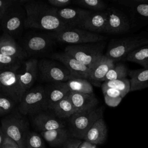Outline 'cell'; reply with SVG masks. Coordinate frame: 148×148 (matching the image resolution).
Here are the masks:
<instances>
[{"label":"cell","instance_id":"obj_1","mask_svg":"<svg viewBox=\"0 0 148 148\" xmlns=\"http://www.w3.org/2000/svg\"><path fill=\"white\" fill-rule=\"evenodd\" d=\"M26 11L25 28L58 32L68 27L57 16L56 8L41 1L27 0L24 4Z\"/></svg>","mask_w":148,"mask_h":148},{"label":"cell","instance_id":"obj_2","mask_svg":"<svg viewBox=\"0 0 148 148\" xmlns=\"http://www.w3.org/2000/svg\"><path fill=\"white\" fill-rule=\"evenodd\" d=\"M1 127L5 135L14 140L20 148H27L26 142L30 131V124L27 117L21 114L17 107L1 119Z\"/></svg>","mask_w":148,"mask_h":148},{"label":"cell","instance_id":"obj_3","mask_svg":"<svg viewBox=\"0 0 148 148\" xmlns=\"http://www.w3.org/2000/svg\"><path fill=\"white\" fill-rule=\"evenodd\" d=\"M105 107L97 106L94 108L75 113L66 121V127L73 138L83 140L86 133L92 125L103 117Z\"/></svg>","mask_w":148,"mask_h":148},{"label":"cell","instance_id":"obj_4","mask_svg":"<svg viewBox=\"0 0 148 148\" xmlns=\"http://www.w3.org/2000/svg\"><path fill=\"white\" fill-rule=\"evenodd\" d=\"M27 0H13L6 9L1 20V30L11 36L18 35L25 28L26 11L24 4Z\"/></svg>","mask_w":148,"mask_h":148},{"label":"cell","instance_id":"obj_5","mask_svg":"<svg viewBox=\"0 0 148 148\" xmlns=\"http://www.w3.org/2000/svg\"><path fill=\"white\" fill-rule=\"evenodd\" d=\"M105 45V41L68 45L64 52L91 69L104 55Z\"/></svg>","mask_w":148,"mask_h":148},{"label":"cell","instance_id":"obj_6","mask_svg":"<svg viewBox=\"0 0 148 148\" xmlns=\"http://www.w3.org/2000/svg\"><path fill=\"white\" fill-rule=\"evenodd\" d=\"M147 43L148 38L140 36L113 39L110 40L104 55L115 62L124 60L134 50Z\"/></svg>","mask_w":148,"mask_h":148},{"label":"cell","instance_id":"obj_7","mask_svg":"<svg viewBox=\"0 0 148 148\" xmlns=\"http://www.w3.org/2000/svg\"><path fill=\"white\" fill-rule=\"evenodd\" d=\"M49 34L56 42L69 44V45L98 42L106 39V37L101 34L92 33L77 27H68L58 32Z\"/></svg>","mask_w":148,"mask_h":148},{"label":"cell","instance_id":"obj_8","mask_svg":"<svg viewBox=\"0 0 148 148\" xmlns=\"http://www.w3.org/2000/svg\"><path fill=\"white\" fill-rule=\"evenodd\" d=\"M47 109L46 90L42 86H36L27 91L17 105V109L21 114L30 117Z\"/></svg>","mask_w":148,"mask_h":148},{"label":"cell","instance_id":"obj_9","mask_svg":"<svg viewBox=\"0 0 148 148\" xmlns=\"http://www.w3.org/2000/svg\"><path fill=\"white\" fill-rule=\"evenodd\" d=\"M38 77L49 83L66 82L75 77L62 63L51 58L38 60Z\"/></svg>","mask_w":148,"mask_h":148},{"label":"cell","instance_id":"obj_10","mask_svg":"<svg viewBox=\"0 0 148 148\" xmlns=\"http://www.w3.org/2000/svg\"><path fill=\"white\" fill-rule=\"evenodd\" d=\"M20 68L0 71V94L12 98L17 104L22 98L19 84Z\"/></svg>","mask_w":148,"mask_h":148},{"label":"cell","instance_id":"obj_11","mask_svg":"<svg viewBox=\"0 0 148 148\" xmlns=\"http://www.w3.org/2000/svg\"><path fill=\"white\" fill-rule=\"evenodd\" d=\"M31 120L34 128L40 132L66 127V121L58 117L50 109L32 115Z\"/></svg>","mask_w":148,"mask_h":148},{"label":"cell","instance_id":"obj_12","mask_svg":"<svg viewBox=\"0 0 148 148\" xmlns=\"http://www.w3.org/2000/svg\"><path fill=\"white\" fill-rule=\"evenodd\" d=\"M56 40L49 34H36L28 38L23 44L27 56L44 54L54 46Z\"/></svg>","mask_w":148,"mask_h":148},{"label":"cell","instance_id":"obj_13","mask_svg":"<svg viewBox=\"0 0 148 148\" xmlns=\"http://www.w3.org/2000/svg\"><path fill=\"white\" fill-rule=\"evenodd\" d=\"M106 12L108 16L106 34H121L130 30V21L122 11L114 7H109L107 8Z\"/></svg>","mask_w":148,"mask_h":148},{"label":"cell","instance_id":"obj_14","mask_svg":"<svg viewBox=\"0 0 148 148\" xmlns=\"http://www.w3.org/2000/svg\"><path fill=\"white\" fill-rule=\"evenodd\" d=\"M49 57L51 59L62 63L73 77L88 79L91 69L80 62L73 57L65 52L52 53Z\"/></svg>","mask_w":148,"mask_h":148},{"label":"cell","instance_id":"obj_15","mask_svg":"<svg viewBox=\"0 0 148 148\" xmlns=\"http://www.w3.org/2000/svg\"><path fill=\"white\" fill-rule=\"evenodd\" d=\"M92 12L79 7L56 8L59 18L68 27L79 28Z\"/></svg>","mask_w":148,"mask_h":148},{"label":"cell","instance_id":"obj_16","mask_svg":"<svg viewBox=\"0 0 148 148\" xmlns=\"http://www.w3.org/2000/svg\"><path fill=\"white\" fill-rule=\"evenodd\" d=\"M24 69L19 75V84L22 97L32 88L38 77V60L34 58L27 60L24 63Z\"/></svg>","mask_w":148,"mask_h":148},{"label":"cell","instance_id":"obj_17","mask_svg":"<svg viewBox=\"0 0 148 148\" xmlns=\"http://www.w3.org/2000/svg\"><path fill=\"white\" fill-rule=\"evenodd\" d=\"M108 16L106 10L91 12L79 27L92 33H106Z\"/></svg>","mask_w":148,"mask_h":148},{"label":"cell","instance_id":"obj_18","mask_svg":"<svg viewBox=\"0 0 148 148\" xmlns=\"http://www.w3.org/2000/svg\"><path fill=\"white\" fill-rule=\"evenodd\" d=\"M0 53L20 60H24L27 54L10 35L3 33L0 35Z\"/></svg>","mask_w":148,"mask_h":148},{"label":"cell","instance_id":"obj_19","mask_svg":"<svg viewBox=\"0 0 148 148\" xmlns=\"http://www.w3.org/2000/svg\"><path fill=\"white\" fill-rule=\"evenodd\" d=\"M114 65L112 60L103 55L91 68L88 80L96 86H101L105 76Z\"/></svg>","mask_w":148,"mask_h":148},{"label":"cell","instance_id":"obj_20","mask_svg":"<svg viewBox=\"0 0 148 148\" xmlns=\"http://www.w3.org/2000/svg\"><path fill=\"white\" fill-rule=\"evenodd\" d=\"M71 99L76 113L89 110L98 106V99L94 94H84L69 92Z\"/></svg>","mask_w":148,"mask_h":148},{"label":"cell","instance_id":"obj_21","mask_svg":"<svg viewBox=\"0 0 148 148\" xmlns=\"http://www.w3.org/2000/svg\"><path fill=\"white\" fill-rule=\"evenodd\" d=\"M40 135L50 146L54 147L62 146L73 138L67 127L42 131L40 132Z\"/></svg>","mask_w":148,"mask_h":148},{"label":"cell","instance_id":"obj_22","mask_svg":"<svg viewBox=\"0 0 148 148\" xmlns=\"http://www.w3.org/2000/svg\"><path fill=\"white\" fill-rule=\"evenodd\" d=\"M108 130L103 117L98 120L86 133L83 140L93 145L103 143L107 138Z\"/></svg>","mask_w":148,"mask_h":148},{"label":"cell","instance_id":"obj_23","mask_svg":"<svg viewBox=\"0 0 148 148\" xmlns=\"http://www.w3.org/2000/svg\"><path fill=\"white\" fill-rule=\"evenodd\" d=\"M45 90L47 108L50 109L69 92L65 82L49 83Z\"/></svg>","mask_w":148,"mask_h":148},{"label":"cell","instance_id":"obj_24","mask_svg":"<svg viewBox=\"0 0 148 148\" xmlns=\"http://www.w3.org/2000/svg\"><path fill=\"white\" fill-rule=\"evenodd\" d=\"M128 75L130 77V92L148 87V66L128 70Z\"/></svg>","mask_w":148,"mask_h":148},{"label":"cell","instance_id":"obj_25","mask_svg":"<svg viewBox=\"0 0 148 148\" xmlns=\"http://www.w3.org/2000/svg\"><path fill=\"white\" fill-rule=\"evenodd\" d=\"M51 110L60 119L66 120L76 113L73 105L69 98V93L64 98L56 103Z\"/></svg>","mask_w":148,"mask_h":148},{"label":"cell","instance_id":"obj_26","mask_svg":"<svg viewBox=\"0 0 148 148\" xmlns=\"http://www.w3.org/2000/svg\"><path fill=\"white\" fill-rule=\"evenodd\" d=\"M117 3L130 8L140 18L148 20V0H119Z\"/></svg>","mask_w":148,"mask_h":148},{"label":"cell","instance_id":"obj_27","mask_svg":"<svg viewBox=\"0 0 148 148\" xmlns=\"http://www.w3.org/2000/svg\"><path fill=\"white\" fill-rule=\"evenodd\" d=\"M69 92L93 94L94 90L92 84L86 79L73 77L65 82Z\"/></svg>","mask_w":148,"mask_h":148},{"label":"cell","instance_id":"obj_28","mask_svg":"<svg viewBox=\"0 0 148 148\" xmlns=\"http://www.w3.org/2000/svg\"><path fill=\"white\" fill-rule=\"evenodd\" d=\"M124 60L137 63L143 67L148 66V43L128 54Z\"/></svg>","mask_w":148,"mask_h":148},{"label":"cell","instance_id":"obj_29","mask_svg":"<svg viewBox=\"0 0 148 148\" xmlns=\"http://www.w3.org/2000/svg\"><path fill=\"white\" fill-rule=\"evenodd\" d=\"M105 103L110 107L117 106L125 97L120 91L103 86H101Z\"/></svg>","mask_w":148,"mask_h":148},{"label":"cell","instance_id":"obj_30","mask_svg":"<svg viewBox=\"0 0 148 148\" xmlns=\"http://www.w3.org/2000/svg\"><path fill=\"white\" fill-rule=\"evenodd\" d=\"M73 3L92 12L105 11L108 8L107 5L101 0H76Z\"/></svg>","mask_w":148,"mask_h":148},{"label":"cell","instance_id":"obj_31","mask_svg":"<svg viewBox=\"0 0 148 148\" xmlns=\"http://www.w3.org/2000/svg\"><path fill=\"white\" fill-rule=\"evenodd\" d=\"M101 86L108 88H112L120 91L124 96H125L130 90V80L127 77L114 80H109L103 82Z\"/></svg>","mask_w":148,"mask_h":148},{"label":"cell","instance_id":"obj_32","mask_svg":"<svg viewBox=\"0 0 148 148\" xmlns=\"http://www.w3.org/2000/svg\"><path fill=\"white\" fill-rule=\"evenodd\" d=\"M128 70L124 64L122 63L117 64L107 73L103 80V82L126 78L128 75Z\"/></svg>","mask_w":148,"mask_h":148},{"label":"cell","instance_id":"obj_33","mask_svg":"<svg viewBox=\"0 0 148 148\" xmlns=\"http://www.w3.org/2000/svg\"><path fill=\"white\" fill-rule=\"evenodd\" d=\"M18 104L12 98L0 94V116L4 117L12 113Z\"/></svg>","mask_w":148,"mask_h":148},{"label":"cell","instance_id":"obj_34","mask_svg":"<svg viewBox=\"0 0 148 148\" xmlns=\"http://www.w3.org/2000/svg\"><path fill=\"white\" fill-rule=\"evenodd\" d=\"M23 61L0 53V71L19 68Z\"/></svg>","mask_w":148,"mask_h":148},{"label":"cell","instance_id":"obj_35","mask_svg":"<svg viewBox=\"0 0 148 148\" xmlns=\"http://www.w3.org/2000/svg\"><path fill=\"white\" fill-rule=\"evenodd\" d=\"M27 148H45V142L42 136L35 132L29 131L26 142Z\"/></svg>","mask_w":148,"mask_h":148},{"label":"cell","instance_id":"obj_36","mask_svg":"<svg viewBox=\"0 0 148 148\" xmlns=\"http://www.w3.org/2000/svg\"><path fill=\"white\" fill-rule=\"evenodd\" d=\"M47 3L54 8H64L73 3V1L71 0H48Z\"/></svg>","mask_w":148,"mask_h":148},{"label":"cell","instance_id":"obj_37","mask_svg":"<svg viewBox=\"0 0 148 148\" xmlns=\"http://www.w3.org/2000/svg\"><path fill=\"white\" fill-rule=\"evenodd\" d=\"M82 143V140L73 137L60 148H79Z\"/></svg>","mask_w":148,"mask_h":148},{"label":"cell","instance_id":"obj_38","mask_svg":"<svg viewBox=\"0 0 148 148\" xmlns=\"http://www.w3.org/2000/svg\"><path fill=\"white\" fill-rule=\"evenodd\" d=\"M13 0H0V23L2 16L7 8L13 2ZM0 31L1 26H0Z\"/></svg>","mask_w":148,"mask_h":148},{"label":"cell","instance_id":"obj_39","mask_svg":"<svg viewBox=\"0 0 148 148\" xmlns=\"http://www.w3.org/2000/svg\"><path fill=\"white\" fill-rule=\"evenodd\" d=\"M2 148H20V147L14 140L5 136Z\"/></svg>","mask_w":148,"mask_h":148},{"label":"cell","instance_id":"obj_40","mask_svg":"<svg viewBox=\"0 0 148 148\" xmlns=\"http://www.w3.org/2000/svg\"><path fill=\"white\" fill-rule=\"evenodd\" d=\"M5 135L2 130L1 124H0V148L2 147V146H3V144L4 142V140H5Z\"/></svg>","mask_w":148,"mask_h":148},{"label":"cell","instance_id":"obj_41","mask_svg":"<svg viewBox=\"0 0 148 148\" xmlns=\"http://www.w3.org/2000/svg\"><path fill=\"white\" fill-rule=\"evenodd\" d=\"M93 145L87 142H86L84 141V143H83V144L80 146L79 148H91L92 147Z\"/></svg>","mask_w":148,"mask_h":148},{"label":"cell","instance_id":"obj_42","mask_svg":"<svg viewBox=\"0 0 148 148\" xmlns=\"http://www.w3.org/2000/svg\"><path fill=\"white\" fill-rule=\"evenodd\" d=\"M91 148H95V146H94V145H93V146H92V147Z\"/></svg>","mask_w":148,"mask_h":148}]
</instances>
